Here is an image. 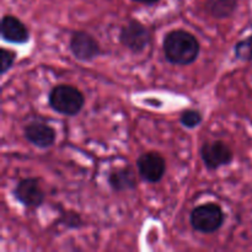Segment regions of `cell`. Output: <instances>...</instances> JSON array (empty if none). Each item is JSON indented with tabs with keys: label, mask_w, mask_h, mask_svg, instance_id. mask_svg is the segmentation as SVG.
I'll list each match as a JSON object with an SVG mask.
<instances>
[{
	"label": "cell",
	"mask_w": 252,
	"mask_h": 252,
	"mask_svg": "<svg viewBox=\"0 0 252 252\" xmlns=\"http://www.w3.org/2000/svg\"><path fill=\"white\" fill-rule=\"evenodd\" d=\"M165 58L175 65H189L197 61L201 46L196 37L185 30H174L162 42Z\"/></svg>",
	"instance_id": "6da1fadb"
},
{
	"label": "cell",
	"mask_w": 252,
	"mask_h": 252,
	"mask_svg": "<svg viewBox=\"0 0 252 252\" xmlns=\"http://www.w3.org/2000/svg\"><path fill=\"white\" fill-rule=\"evenodd\" d=\"M48 103L49 107L59 115L73 117L83 110L85 97L75 86L61 84L51 90L48 95Z\"/></svg>",
	"instance_id": "7a4b0ae2"
},
{
	"label": "cell",
	"mask_w": 252,
	"mask_h": 252,
	"mask_svg": "<svg viewBox=\"0 0 252 252\" xmlns=\"http://www.w3.org/2000/svg\"><path fill=\"white\" fill-rule=\"evenodd\" d=\"M189 221L194 230L203 234H212L219 230L223 225V209L216 203L202 204L191 212Z\"/></svg>",
	"instance_id": "3957f363"
},
{
	"label": "cell",
	"mask_w": 252,
	"mask_h": 252,
	"mask_svg": "<svg viewBox=\"0 0 252 252\" xmlns=\"http://www.w3.org/2000/svg\"><path fill=\"white\" fill-rule=\"evenodd\" d=\"M120 42L133 53H140L149 44L150 33L142 22L130 20L121 29Z\"/></svg>",
	"instance_id": "277c9868"
},
{
	"label": "cell",
	"mask_w": 252,
	"mask_h": 252,
	"mask_svg": "<svg viewBox=\"0 0 252 252\" xmlns=\"http://www.w3.org/2000/svg\"><path fill=\"white\" fill-rule=\"evenodd\" d=\"M12 193L15 198L27 208H38L43 204L46 198L41 182L37 177H27L21 180L16 185Z\"/></svg>",
	"instance_id": "5b68a950"
},
{
	"label": "cell",
	"mask_w": 252,
	"mask_h": 252,
	"mask_svg": "<svg viewBox=\"0 0 252 252\" xmlns=\"http://www.w3.org/2000/svg\"><path fill=\"white\" fill-rule=\"evenodd\" d=\"M138 174L144 181L149 184H158L161 181L166 171V161L157 152H148L137 159Z\"/></svg>",
	"instance_id": "8992f818"
},
{
	"label": "cell",
	"mask_w": 252,
	"mask_h": 252,
	"mask_svg": "<svg viewBox=\"0 0 252 252\" xmlns=\"http://www.w3.org/2000/svg\"><path fill=\"white\" fill-rule=\"evenodd\" d=\"M69 49L73 56L80 62L93 61L101 53L98 42L85 31L73 32L69 41Z\"/></svg>",
	"instance_id": "52a82bcc"
},
{
	"label": "cell",
	"mask_w": 252,
	"mask_h": 252,
	"mask_svg": "<svg viewBox=\"0 0 252 252\" xmlns=\"http://www.w3.org/2000/svg\"><path fill=\"white\" fill-rule=\"evenodd\" d=\"M201 158L207 169L217 170L230 164L234 154L225 143L221 140H213L204 143L201 148Z\"/></svg>",
	"instance_id": "ba28073f"
},
{
	"label": "cell",
	"mask_w": 252,
	"mask_h": 252,
	"mask_svg": "<svg viewBox=\"0 0 252 252\" xmlns=\"http://www.w3.org/2000/svg\"><path fill=\"white\" fill-rule=\"evenodd\" d=\"M25 138L32 145L41 149L52 147L57 139V133L52 126L42 122H31L25 127Z\"/></svg>",
	"instance_id": "9c48e42d"
},
{
	"label": "cell",
	"mask_w": 252,
	"mask_h": 252,
	"mask_svg": "<svg viewBox=\"0 0 252 252\" xmlns=\"http://www.w3.org/2000/svg\"><path fill=\"white\" fill-rule=\"evenodd\" d=\"M2 39L15 44H25L30 39V32L26 25L14 15H5L0 25Z\"/></svg>",
	"instance_id": "30bf717a"
},
{
	"label": "cell",
	"mask_w": 252,
	"mask_h": 252,
	"mask_svg": "<svg viewBox=\"0 0 252 252\" xmlns=\"http://www.w3.org/2000/svg\"><path fill=\"white\" fill-rule=\"evenodd\" d=\"M108 185L116 192L132 191L137 189V175L129 166L116 169L108 175Z\"/></svg>",
	"instance_id": "8fae6325"
},
{
	"label": "cell",
	"mask_w": 252,
	"mask_h": 252,
	"mask_svg": "<svg viewBox=\"0 0 252 252\" xmlns=\"http://www.w3.org/2000/svg\"><path fill=\"white\" fill-rule=\"evenodd\" d=\"M238 7V0H207L206 9L216 19H228L233 16Z\"/></svg>",
	"instance_id": "7c38bea8"
},
{
	"label": "cell",
	"mask_w": 252,
	"mask_h": 252,
	"mask_svg": "<svg viewBox=\"0 0 252 252\" xmlns=\"http://www.w3.org/2000/svg\"><path fill=\"white\" fill-rule=\"evenodd\" d=\"M203 121L202 113L197 110H186L181 113L180 116V122L184 127L189 128V129H193V128L198 127Z\"/></svg>",
	"instance_id": "4fadbf2b"
},
{
	"label": "cell",
	"mask_w": 252,
	"mask_h": 252,
	"mask_svg": "<svg viewBox=\"0 0 252 252\" xmlns=\"http://www.w3.org/2000/svg\"><path fill=\"white\" fill-rule=\"evenodd\" d=\"M235 57L243 62H251L252 61V36L243 41L238 42L235 44Z\"/></svg>",
	"instance_id": "5bb4252c"
},
{
	"label": "cell",
	"mask_w": 252,
	"mask_h": 252,
	"mask_svg": "<svg viewBox=\"0 0 252 252\" xmlns=\"http://www.w3.org/2000/svg\"><path fill=\"white\" fill-rule=\"evenodd\" d=\"M15 61H16V53L10 49L1 48V69H0V74L5 75L10 69L14 65Z\"/></svg>",
	"instance_id": "9a60e30c"
},
{
	"label": "cell",
	"mask_w": 252,
	"mask_h": 252,
	"mask_svg": "<svg viewBox=\"0 0 252 252\" xmlns=\"http://www.w3.org/2000/svg\"><path fill=\"white\" fill-rule=\"evenodd\" d=\"M62 224L65 225L69 229H78L83 226V219H81L80 214L75 213V212H65L62 218Z\"/></svg>",
	"instance_id": "2e32d148"
},
{
	"label": "cell",
	"mask_w": 252,
	"mask_h": 252,
	"mask_svg": "<svg viewBox=\"0 0 252 252\" xmlns=\"http://www.w3.org/2000/svg\"><path fill=\"white\" fill-rule=\"evenodd\" d=\"M135 2H139V4H145V5H154L157 2H159L160 0H133Z\"/></svg>",
	"instance_id": "e0dca14e"
}]
</instances>
